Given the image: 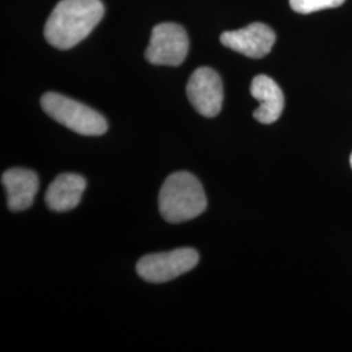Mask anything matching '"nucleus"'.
<instances>
[{
	"label": "nucleus",
	"instance_id": "obj_1",
	"mask_svg": "<svg viewBox=\"0 0 352 352\" xmlns=\"http://www.w3.org/2000/svg\"><path fill=\"white\" fill-rule=\"evenodd\" d=\"M104 7L101 0H60L45 25V38L59 50L75 47L100 24Z\"/></svg>",
	"mask_w": 352,
	"mask_h": 352
},
{
	"label": "nucleus",
	"instance_id": "obj_2",
	"mask_svg": "<svg viewBox=\"0 0 352 352\" xmlns=\"http://www.w3.org/2000/svg\"><path fill=\"white\" fill-rule=\"evenodd\" d=\"M160 212L170 223L187 222L206 210V196L200 180L187 171L174 173L160 192Z\"/></svg>",
	"mask_w": 352,
	"mask_h": 352
},
{
	"label": "nucleus",
	"instance_id": "obj_3",
	"mask_svg": "<svg viewBox=\"0 0 352 352\" xmlns=\"http://www.w3.org/2000/svg\"><path fill=\"white\" fill-rule=\"evenodd\" d=\"M41 106L54 120L82 136H101L109 128L101 113L59 93L43 94Z\"/></svg>",
	"mask_w": 352,
	"mask_h": 352
},
{
	"label": "nucleus",
	"instance_id": "obj_4",
	"mask_svg": "<svg viewBox=\"0 0 352 352\" xmlns=\"http://www.w3.org/2000/svg\"><path fill=\"white\" fill-rule=\"evenodd\" d=\"M200 256L193 248H179L144 256L136 265L140 277L151 283H164L188 273L199 264Z\"/></svg>",
	"mask_w": 352,
	"mask_h": 352
},
{
	"label": "nucleus",
	"instance_id": "obj_5",
	"mask_svg": "<svg viewBox=\"0 0 352 352\" xmlns=\"http://www.w3.org/2000/svg\"><path fill=\"white\" fill-rule=\"evenodd\" d=\"M188 49L186 30L177 24L164 23L154 26L145 56L154 65L177 67L186 60Z\"/></svg>",
	"mask_w": 352,
	"mask_h": 352
},
{
	"label": "nucleus",
	"instance_id": "obj_6",
	"mask_svg": "<svg viewBox=\"0 0 352 352\" xmlns=\"http://www.w3.org/2000/svg\"><path fill=\"white\" fill-rule=\"evenodd\" d=\"M187 96L197 113L214 118L221 113L223 104L222 80L212 68L201 67L189 77Z\"/></svg>",
	"mask_w": 352,
	"mask_h": 352
},
{
	"label": "nucleus",
	"instance_id": "obj_7",
	"mask_svg": "<svg viewBox=\"0 0 352 352\" xmlns=\"http://www.w3.org/2000/svg\"><path fill=\"white\" fill-rule=\"evenodd\" d=\"M276 33L263 23H253L238 30L225 32L221 42L231 50L253 59L266 56L276 43Z\"/></svg>",
	"mask_w": 352,
	"mask_h": 352
},
{
	"label": "nucleus",
	"instance_id": "obj_8",
	"mask_svg": "<svg viewBox=\"0 0 352 352\" xmlns=\"http://www.w3.org/2000/svg\"><path fill=\"white\" fill-rule=\"evenodd\" d=\"M251 94L260 102V107L253 113L254 119L263 124L277 122L285 107V96L277 82L269 76H256L252 80Z\"/></svg>",
	"mask_w": 352,
	"mask_h": 352
},
{
	"label": "nucleus",
	"instance_id": "obj_9",
	"mask_svg": "<svg viewBox=\"0 0 352 352\" xmlns=\"http://www.w3.org/2000/svg\"><path fill=\"white\" fill-rule=\"evenodd\" d=\"M1 183L7 189L10 210L21 212L33 205L39 187L38 176L34 171L26 168H10L1 175Z\"/></svg>",
	"mask_w": 352,
	"mask_h": 352
},
{
	"label": "nucleus",
	"instance_id": "obj_10",
	"mask_svg": "<svg viewBox=\"0 0 352 352\" xmlns=\"http://www.w3.org/2000/svg\"><path fill=\"white\" fill-rule=\"evenodd\" d=\"M87 188V180L78 174L56 176L45 195V201L52 212H68L80 204Z\"/></svg>",
	"mask_w": 352,
	"mask_h": 352
},
{
	"label": "nucleus",
	"instance_id": "obj_11",
	"mask_svg": "<svg viewBox=\"0 0 352 352\" xmlns=\"http://www.w3.org/2000/svg\"><path fill=\"white\" fill-rule=\"evenodd\" d=\"M344 3V0H289L291 8L298 13H314L327 8H336Z\"/></svg>",
	"mask_w": 352,
	"mask_h": 352
},
{
	"label": "nucleus",
	"instance_id": "obj_12",
	"mask_svg": "<svg viewBox=\"0 0 352 352\" xmlns=\"http://www.w3.org/2000/svg\"><path fill=\"white\" fill-rule=\"evenodd\" d=\"M350 164H351V167H352V154H351V157H350Z\"/></svg>",
	"mask_w": 352,
	"mask_h": 352
}]
</instances>
